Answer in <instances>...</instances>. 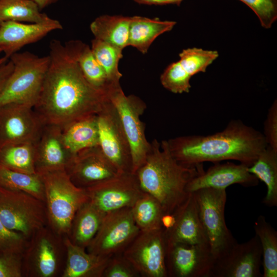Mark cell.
Masks as SVG:
<instances>
[{
    "label": "cell",
    "mask_w": 277,
    "mask_h": 277,
    "mask_svg": "<svg viewBox=\"0 0 277 277\" xmlns=\"http://www.w3.org/2000/svg\"><path fill=\"white\" fill-rule=\"evenodd\" d=\"M49 55L48 69L33 107L44 124L62 128L97 114L109 97L87 81L66 45L60 41L50 42Z\"/></svg>",
    "instance_id": "6da1fadb"
},
{
    "label": "cell",
    "mask_w": 277,
    "mask_h": 277,
    "mask_svg": "<svg viewBox=\"0 0 277 277\" xmlns=\"http://www.w3.org/2000/svg\"><path fill=\"white\" fill-rule=\"evenodd\" d=\"M166 141L172 156L184 165L233 160L249 167L267 147L263 133L240 120L230 121L222 131L212 134Z\"/></svg>",
    "instance_id": "7a4b0ae2"
},
{
    "label": "cell",
    "mask_w": 277,
    "mask_h": 277,
    "mask_svg": "<svg viewBox=\"0 0 277 277\" xmlns=\"http://www.w3.org/2000/svg\"><path fill=\"white\" fill-rule=\"evenodd\" d=\"M204 171L203 163L180 164L170 153L166 140L159 143L154 139L135 174L142 190L155 197L165 213H172L188 197V183Z\"/></svg>",
    "instance_id": "3957f363"
},
{
    "label": "cell",
    "mask_w": 277,
    "mask_h": 277,
    "mask_svg": "<svg viewBox=\"0 0 277 277\" xmlns=\"http://www.w3.org/2000/svg\"><path fill=\"white\" fill-rule=\"evenodd\" d=\"M13 65L0 96V106L17 104L33 108L39 98L50 63L49 55L40 57L29 51L10 57Z\"/></svg>",
    "instance_id": "277c9868"
},
{
    "label": "cell",
    "mask_w": 277,
    "mask_h": 277,
    "mask_svg": "<svg viewBox=\"0 0 277 277\" xmlns=\"http://www.w3.org/2000/svg\"><path fill=\"white\" fill-rule=\"evenodd\" d=\"M45 190L48 220L59 234H70L78 209L89 201L85 189L76 186L66 170L41 174Z\"/></svg>",
    "instance_id": "5b68a950"
},
{
    "label": "cell",
    "mask_w": 277,
    "mask_h": 277,
    "mask_svg": "<svg viewBox=\"0 0 277 277\" xmlns=\"http://www.w3.org/2000/svg\"><path fill=\"white\" fill-rule=\"evenodd\" d=\"M200 221L214 260L225 253L237 241L225 220L226 189L206 188L192 192Z\"/></svg>",
    "instance_id": "8992f818"
},
{
    "label": "cell",
    "mask_w": 277,
    "mask_h": 277,
    "mask_svg": "<svg viewBox=\"0 0 277 277\" xmlns=\"http://www.w3.org/2000/svg\"><path fill=\"white\" fill-rule=\"evenodd\" d=\"M0 219L26 238L42 230L48 220L45 203L19 190L0 186Z\"/></svg>",
    "instance_id": "52a82bcc"
},
{
    "label": "cell",
    "mask_w": 277,
    "mask_h": 277,
    "mask_svg": "<svg viewBox=\"0 0 277 277\" xmlns=\"http://www.w3.org/2000/svg\"><path fill=\"white\" fill-rule=\"evenodd\" d=\"M140 232L127 207L107 213L90 244L88 252L110 258L122 253Z\"/></svg>",
    "instance_id": "ba28073f"
},
{
    "label": "cell",
    "mask_w": 277,
    "mask_h": 277,
    "mask_svg": "<svg viewBox=\"0 0 277 277\" xmlns=\"http://www.w3.org/2000/svg\"><path fill=\"white\" fill-rule=\"evenodd\" d=\"M116 109L130 147L132 170L135 173L144 164L150 143L145 133V126L140 116L146 108L145 103L139 97L126 96L122 88L109 97Z\"/></svg>",
    "instance_id": "9c48e42d"
},
{
    "label": "cell",
    "mask_w": 277,
    "mask_h": 277,
    "mask_svg": "<svg viewBox=\"0 0 277 277\" xmlns=\"http://www.w3.org/2000/svg\"><path fill=\"white\" fill-rule=\"evenodd\" d=\"M167 243L163 228L140 231L122 253L141 276L168 277Z\"/></svg>",
    "instance_id": "30bf717a"
},
{
    "label": "cell",
    "mask_w": 277,
    "mask_h": 277,
    "mask_svg": "<svg viewBox=\"0 0 277 277\" xmlns=\"http://www.w3.org/2000/svg\"><path fill=\"white\" fill-rule=\"evenodd\" d=\"M99 146L120 173L132 172L129 142L116 109L110 100L97 114Z\"/></svg>",
    "instance_id": "8fae6325"
},
{
    "label": "cell",
    "mask_w": 277,
    "mask_h": 277,
    "mask_svg": "<svg viewBox=\"0 0 277 277\" xmlns=\"http://www.w3.org/2000/svg\"><path fill=\"white\" fill-rule=\"evenodd\" d=\"M89 201L107 213L133 206L143 195L137 176L132 172H123L116 176L85 189Z\"/></svg>",
    "instance_id": "7c38bea8"
},
{
    "label": "cell",
    "mask_w": 277,
    "mask_h": 277,
    "mask_svg": "<svg viewBox=\"0 0 277 277\" xmlns=\"http://www.w3.org/2000/svg\"><path fill=\"white\" fill-rule=\"evenodd\" d=\"M262 248L256 235L243 243L235 242L214 260L209 277H261Z\"/></svg>",
    "instance_id": "4fadbf2b"
},
{
    "label": "cell",
    "mask_w": 277,
    "mask_h": 277,
    "mask_svg": "<svg viewBox=\"0 0 277 277\" xmlns=\"http://www.w3.org/2000/svg\"><path fill=\"white\" fill-rule=\"evenodd\" d=\"M45 125L33 108L17 104L0 106V147L8 144L35 143Z\"/></svg>",
    "instance_id": "5bb4252c"
},
{
    "label": "cell",
    "mask_w": 277,
    "mask_h": 277,
    "mask_svg": "<svg viewBox=\"0 0 277 277\" xmlns=\"http://www.w3.org/2000/svg\"><path fill=\"white\" fill-rule=\"evenodd\" d=\"M214 259L208 246L167 244L166 265L169 277H209Z\"/></svg>",
    "instance_id": "9a60e30c"
},
{
    "label": "cell",
    "mask_w": 277,
    "mask_h": 277,
    "mask_svg": "<svg viewBox=\"0 0 277 277\" xmlns=\"http://www.w3.org/2000/svg\"><path fill=\"white\" fill-rule=\"evenodd\" d=\"M66 171L74 185L84 189L108 181L121 173L99 146L76 154Z\"/></svg>",
    "instance_id": "2e32d148"
},
{
    "label": "cell",
    "mask_w": 277,
    "mask_h": 277,
    "mask_svg": "<svg viewBox=\"0 0 277 277\" xmlns=\"http://www.w3.org/2000/svg\"><path fill=\"white\" fill-rule=\"evenodd\" d=\"M35 145L36 173L66 170L74 155L66 147L62 128L54 125H45Z\"/></svg>",
    "instance_id": "e0dca14e"
},
{
    "label": "cell",
    "mask_w": 277,
    "mask_h": 277,
    "mask_svg": "<svg viewBox=\"0 0 277 277\" xmlns=\"http://www.w3.org/2000/svg\"><path fill=\"white\" fill-rule=\"evenodd\" d=\"M248 167L242 163H214V165L194 177L188 183L187 191L188 193H192L206 188L226 189L227 187L236 184L244 187L256 186L259 180L248 171Z\"/></svg>",
    "instance_id": "ac0fdd59"
},
{
    "label": "cell",
    "mask_w": 277,
    "mask_h": 277,
    "mask_svg": "<svg viewBox=\"0 0 277 277\" xmlns=\"http://www.w3.org/2000/svg\"><path fill=\"white\" fill-rule=\"evenodd\" d=\"M63 29L55 19L40 23L6 21L0 23V50L8 59L24 46L35 43L50 32Z\"/></svg>",
    "instance_id": "d6986e66"
},
{
    "label": "cell",
    "mask_w": 277,
    "mask_h": 277,
    "mask_svg": "<svg viewBox=\"0 0 277 277\" xmlns=\"http://www.w3.org/2000/svg\"><path fill=\"white\" fill-rule=\"evenodd\" d=\"M172 214L173 225L168 230H164L167 244L184 243L209 246L200 221L193 193H189L185 202Z\"/></svg>",
    "instance_id": "ffe728a7"
},
{
    "label": "cell",
    "mask_w": 277,
    "mask_h": 277,
    "mask_svg": "<svg viewBox=\"0 0 277 277\" xmlns=\"http://www.w3.org/2000/svg\"><path fill=\"white\" fill-rule=\"evenodd\" d=\"M75 60L87 81L95 89L109 97L121 86L113 84L95 58L91 47L80 40L65 44Z\"/></svg>",
    "instance_id": "44dd1931"
},
{
    "label": "cell",
    "mask_w": 277,
    "mask_h": 277,
    "mask_svg": "<svg viewBox=\"0 0 277 277\" xmlns=\"http://www.w3.org/2000/svg\"><path fill=\"white\" fill-rule=\"evenodd\" d=\"M67 261L63 277H103L110 258L86 252L85 248L66 239Z\"/></svg>",
    "instance_id": "7402d4cb"
},
{
    "label": "cell",
    "mask_w": 277,
    "mask_h": 277,
    "mask_svg": "<svg viewBox=\"0 0 277 277\" xmlns=\"http://www.w3.org/2000/svg\"><path fill=\"white\" fill-rule=\"evenodd\" d=\"M61 128L65 145L74 155L83 150L99 146L97 114L73 121Z\"/></svg>",
    "instance_id": "603a6c76"
},
{
    "label": "cell",
    "mask_w": 277,
    "mask_h": 277,
    "mask_svg": "<svg viewBox=\"0 0 277 277\" xmlns=\"http://www.w3.org/2000/svg\"><path fill=\"white\" fill-rule=\"evenodd\" d=\"M176 24L174 21L134 16L131 17L128 46L141 53L147 52L152 42L161 34L170 31Z\"/></svg>",
    "instance_id": "cb8c5ba5"
},
{
    "label": "cell",
    "mask_w": 277,
    "mask_h": 277,
    "mask_svg": "<svg viewBox=\"0 0 277 277\" xmlns=\"http://www.w3.org/2000/svg\"><path fill=\"white\" fill-rule=\"evenodd\" d=\"M106 214L89 201L84 203L73 218L69 234L71 242L87 248L97 233Z\"/></svg>",
    "instance_id": "d4e9b609"
},
{
    "label": "cell",
    "mask_w": 277,
    "mask_h": 277,
    "mask_svg": "<svg viewBox=\"0 0 277 277\" xmlns=\"http://www.w3.org/2000/svg\"><path fill=\"white\" fill-rule=\"evenodd\" d=\"M131 17L103 15L90 24L95 38L101 40L122 50L128 46Z\"/></svg>",
    "instance_id": "484cf974"
},
{
    "label": "cell",
    "mask_w": 277,
    "mask_h": 277,
    "mask_svg": "<svg viewBox=\"0 0 277 277\" xmlns=\"http://www.w3.org/2000/svg\"><path fill=\"white\" fill-rule=\"evenodd\" d=\"M248 170L266 186V194L263 203L270 207L276 206L277 151L267 146Z\"/></svg>",
    "instance_id": "4316f807"
},
{
    "label": "cell",
    "mask_w": 277,
    "mask_h": 277,
    "mask_svg": "<svg viewBox=\"0 0 277 277\" xmlns=\"http://www.w3.org/2000/svg\"><path fill=\"white\" fill-rule=\"evenodd\" d=\"M254 229L262 248V276L276 277L277 232L262 215L257 218Z\"/></svg>",
    "instance_id": "83f0119b"
},
{
    "label": "cell",
    "mask_w": 277,
    "mask_h": 277,
    "mask_svg": "<svg viewBox=\"0 0 277 277\" xmlns=\"http://www.w3.org/2000/svg\"><path fill=\"white\" fill-rule=\"evenodd\" d=\"M0 165L15 171L36 173L34 143H22L1 147Z\"/></svg>",
    "instance_id": "f1b7e54d"
},
{
    "label": "cell",
    "mask_w": 277,
    "mask_h": 277,
    "mask_svg": "<svg viewBox=\"0 0 277 277\" xmlns=\"http://www.w3.org/2000/svg\"><path fill=\"white\" fill-rule=\"evenodd\" d=\"M52 19L41 12L33 0H0V23L10 21L40 23Z\"/></svg>",
    "instance_id": "f546056e"
},
{
    "label": "cell",
    "mask_w": 277,
    "mask_h": 277,
    "mask_svg": "<svg viewBox=\"0 0 277 277\" xmlns=\"http://www.w3.org/2000/svg\"><path fill=\"white\" fill-rule=\"evenodd\" d=\"M131 209L133 220L140 231L162 228V219L165 213L160 202L153 196L144 192Z\"/></svg>",
    "instance_id": "4dcf8cb0"
},
{
    "label": "cell",
    "mask_w": 277,
    "mask_h": 277,
    "mask_svg": "<svg viewBox=\"0 0 277 277\" xmlns=\"http://www.w3.org/2000/svg\"><path fill=\"white\" fill-rule=\"evenodd\" d=\"M0 186L25 192L45 202L43 181L37 173L15 171L0 165Z\"/></svg>",
    "instance_id": "1f68e13d"
},
{
    "label": "cell",
    "mask_w": 277,
    "mask_h": 277,
    "mask_svg": "<svg viewBox=\"0 0 277 277\" xmlns=\"http://www.w3.org/2000/svg\"><path fill=\"white\" fill-rule=\"evenodd\" d=\"M91 49L109 81L115 85H120L122 74L118 70V63L123 57V50L95 38L91 41Z\"/></svg>",
    "instance_id": "d6a6232c"
},
{
    "label": "cell",
    "mask_w": 277,
    "mask_h": 277,
    "mask_svg": "<svg viewBox=\"0 0 277 277\" xmlns=\"http://www.w3.org/2000/svg\"><path fill=\"white\" fill-rule=\"evenodd\" d=\"M179 61L185 70L191 76L199 72H205L219 56L217 51L192 48L183 50L180 54Z\"/></svg>",
    "instance_id": "836d02e7"
},
{
    "label": "cell",
    "mask_w": 277,
    "mask_h": 277,
    "mask_svg": "<svg viewBox=\"0 0 277 277\" xmlns=\"http://www.w3.org/2000/svg\"><path fill=\"white\" fill-rule=\"evenodd\" d=\"M35 248V265L39 276L51 277L57 268V256L51 241L42 236L37 242Z\"/></svg>",
    "instance_id": "e575fe53"
},
{
    "label": "cell",
    "mask_w": 277,
    "mask_h": 277,
    "mask_svg": "<svg viewBox=\"0 0 277 277\" xmlns=\"http://www.w3.org/2000/svg\"><path fill=\"white\" fill-rule=\"evenodd\" d=\"M191 77L178 61L166 68L161 75L160 80L166 89L174 93H182L189 92Z\"/></svg>",
    "instance_id": "d590c367"
},
{
    "label": "cell",
    "mask_w": 277,
    "mask_h": 277,
    "mask_svg": "<svg viewBox=\"0 0 277 277\" xmlns=\"http://www.w3.org/2000/svg\"><path fill=\"white\" fill-rule=\"evenodd\" d=\"M258 16L261 26L269 29L277 19V0H239Z\"/></svg>",
    "instance_id": "8d00e7d4"
},
{
    "label": "cell",
    "mask_w": 277,
    "mask_h": 277,
    "mask_svg": "<svg viewBox=\"0 0 277 277\" xmlns=\"http://www.w3.org/2000/svg\"><path fill=\"white\" fill-rule=\"evenodd\" d=\"M138 276L140 274L123 253L110 258L103 274V277Z\"/></svg>",
    "instance_id": "74e56055"
},
{
    "label": "cell",
    "mask_w": 277,
    "mask_h": 277,
    "mask_svg": "<svg viewBox=\"0 0 277 277\" xmlns=\"http://www.w3.org/2000/svg\"><path fill=\"white\" fill-rule=\"evenodd\" d=\"M25 238L20 233L8 228L0 219V253L21 254L25 245Z\"/></svg>",
    "instance_id": "f35d334b"
},
{
    "label": "cell",
    "mask_w": 277,
    "mask_h": 277,
    "mask_svg": "<svg viewBox=\"0 0 277 277\" xmlns=\"http://www.w3.org/2000/svg\"><path fill=\"white\" fill-rule=\"evenodd\" d=\"M21 254L12 252L0 253V277L22 276Z\"/></svg>",
    "instance_id": "ab89813d"
},
{
    "label": "cell",
    "mask_w": 277,
    "mask_h": 277,
    "mask_svg": "<svg viewBox=\"0 0 277 277\" xmlns=\"http://www.w3.org/2000/svg\"><path fill=\"white\" fill-rule=\"evenodd\" d=\"M264 126L263 135L267 146L277 151V101L276 100L268 110Z\"/></svg>",
    "instance_id": "60d3db41"
},
{
    "label": "cell",
    "mask_w": 277,
    "mask_h": 277,
    "mask_svg": "<svg viewBox=\"0 0 277 277\" xmlns=\"http://www.w3.org/2000/svg\"><path fill=\"white\" fill-rule=\"evenodd\" d=\"M13 69V65L10 60L7 61L0 66V96Z\"/></svg>",
    "instance_id": "b9f144b4"
},
{
    "label": "cell",
    "mask_w": 277,
    "mask_h": 277,
    "mask_svg": "<svg viewBox=\"0 0 277 277\" xmlns=\"http://www.w3.org/2000/svg\"><path fill=\"white\" fill-rule=\"evenodd\" d=\"M135 2L145 5H163L170 4L169 0H133Z\"/></svg>",
    "instance_id": "7bdbcfd3"
},
{
    "label": "cell",
    "mask_w": 277,
    "mask_h": 277,
    "mask_svg": "<svg viewBox=\"0 0 277 277\" xmlns=\"http://www.w3.org/2000/svg\"><path fill=\"white\" fill-rule=\"evenodd\" d=\"M37 4L39 9L42 11V9L46 7L54 4L59 0H33Z\"/></svg>",
    "instance_id": "ee69618b"
},
{
    "label": "cell",
    "mask_w": 277,
    "mask_h": 277,
    "mask_svg": "<svg viewBox=\"0 0 277 277\" xmlns=\"http://www.w3.org/2000/svg\"><path fill=\"white\" fill-rule=\"evenodd\" d=\"M8 58L6 57L5 56H4L3 57H0V66L3 64L4 63H5V62H6L7 61H8Z\"/></svg>",
    "instance_id": "f6af8a7d"
},
{
    "label": "cell",
    "mask_w": 277,
    "mask_h": 277,
    "mask_svg": "<svg viewBox=\"0 0 277 277\" xmlns=\"http://www.w3.org/2000/svg\"><path fill=\"white\" fill-rule=\"evenodd\" d=\"M175 3V4L179 6L183 0H174Z\"/></svg>",
    "instance_id": "bcb514c9"
},
{
    "label": "cell",
    "mask_w": 277,
    "mask_h": 277,
    "mask_svg": "<svg viewBox=\"0 0 277 277\" xmlns=\"http://www.w3.org/2000/svg\"><path fill=\"white\" fill-rule=\"evenodd\" d=\"M1 52H2V51H1V50H0V54H1Z\"/></svg>",
    "instance_id": "7dc6e473"
}]
</instances>
